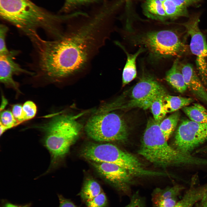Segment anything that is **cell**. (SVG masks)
Instances as JSON below:
<instances>
[{"label":"cell","mask_w":207,"mask_h":207,"mask_svg":"<svg viewBox=\"0 0 207 207\" xmlns=\"http://www.w3.org/2000/svg\"><path fill=\"white\" fill-rule=\"evenodd\" d=\"M112 18L108 7L99 5L69 20L66 31L55 39H43L37 47L43 75L56 82L87 67L108 37Z\"/></svg>","instance_id":"1"},{"label":"cell","mask_w":207,"mask_h":207,"mask_svg":"<svg viewBox=\"0 0 207 207\" xmlns=\"http://www.w3.org/2000/svg\"><path fill=\"white\" fill-rule=\"evenodd\" d=\"M0 14L3 19L22 31L33 43L41 38L37 33L38 28L56 37L61 31L59 25L66 18L65 15L49 13L30 0H0Z\"/></svg>","instance_id":"2"},{"label":"cell","mask_w":207,"mask_h":207,"mask_svg":"<svg viewBox=\"0 0 207 207\" xmlns=\"http://www.w3.org/2000/svg\"><path fill=\"white\" fill-rule=\"evenodd\" d=\"M160 123L154 118L148 120L138 151L140 155L160 167L207 164V159L193 156L170 147L160 129Z\"/></svg>","instance_id":"3"},{"label":"cell","mask_w":207,"mask_h":207,"mask_svg":"<svg viewBox=\"0 0 207 207\" xmlns=\"http://www.w3.org/2000/svg\"><path fill=\"white\" fill-rule=\"evenodd\" d=\"M82 128V125L74 117L67 115L54 116L40 126L45 133L44 145L51 155V167L68 153Z\"/></svg>","instance_id":"4"},{"label":"cell","mask_w":207,"mask_h":207,"mask_svg":"<svg viewBox=\"0 0 207 207\" xmlns=\"http://www.w3.org/2000/svg\"><path fill=\"white\" fill-rule=\"evenodd\" d=\"M81 154L90 161L117 165L133 176L144 177L148 173L147 170L136 157L111 143H90L83 149Z\"/></svg>","instance_id":"5"},{"label":"cell","mask_w":207,"mask_h":207,"mask_svg":"<svg viewBox=\"0 0 207 207\" xmlns=\"http://www.w3.org/2000/svg\"><path fill=\"white\" fill-rule=\"evenodd\" d=\"M135 45L144 46L150 56L160 59L177 56L184 52L185 45L177 34L170 30L147 32L133 37Z\"/></svg>","instance_id":"6"},{"label":"cell","mask_w":207,"mask_h":207,"mask_svg":"<svg viewBox=\"0 0 207 207\" xmlns=\"http://www.w3.org/2000/svg\"><path fill=\"white\" fill-rule=\"evenodd\" d=\"M85 130L90 138L98 142L124 141L128 136L125 122L113 112L93 116L87 122Z\"/></svg>","instance_id":"7"},{"label":"cell","mask_w":207,"mask_h":207,"mask_svg":"<svg viewBox=\"0 0 207 207\" xmlns=\"http://www.w3.org/2000/svg\"><path fill=\"white\" fill-rule=\"evenodd\" d=\"M200 21V15L197 14L181 24L190 36V49L196 56V68L200 79L204 86L207 87V42L199 28Z\"/></svg>","instance_id":"8"},{"label":"cell","mask_w":207,"mask_h":207,"mask_svg":"<svg viewBox=\"0 0 207 207\" xmlns=\"http://www.w3.org/2000/svg\"><path fill=\"white\" fill-rule=\"evenodd\" d=\"M207 140V123L183 120L176 133L175 143L178 150L189 153Z\"/></svg>","instance_id":"9"},{"label":"cell","mask_w":207,"mask_h":207,"mask_svg":"<svg viewBox=\"0 0 207 207\" xmlns=\"http://www.w3.org/2000/svg\"><path fill=\"white\" fill-rule=\"evenodd\" d=\"M164 88L152 78H143L133 87L129 105L144 109L150 108L152 101L157 97L166 94Z\"/></svg>","instance_id":"10"},{"label":"cell","mask_w":207,"mask_h":207,"mask_svg":"<svg viewBox=\"0 0 207 207\" xmlns=\"http://www.w3.org/2000/svg\"><path fill=\"white\" fill-rule=\"evenodd\" d=\"M97 171L118 191L129 195L133 177L128 171L115 164L90 161Z\"/></svg>","instance_id":"11"},{"label":"cell","mask_w":207,"mask_h":207,"mask_svg":"<svg viewBox=\"0 0 207 207\" xmlns=\"http://www.w3.org/2000/svg\"><path fill=\"white\" fill-rule=\"evenodd\" d=\"M18 53L17 51L12 50L6 54H0V80L5 86L20 93L18 84L13 79V75L21 73L32 75L34 73L22 68L15 62Z\"/></svg>","instance_id":"12"},{"label":"cell","mask_w":207,"mask_h":207,"mask_svg":"<svg viewBox=\"0 0 207 207\" xmlns=\"http://www.w3.org/2000/svg\"><path fill=\"white\" fill-rule=\"evenodd\" d=\"M184 189L179 185L155 189L152 194L153 207H174L178 201L177 196Z\"/></svg>","instance_id":"13"},{"label":"cell","mask_w":207,"mask_h":207,"mask_svg":"<svg viewBox=\"0 0 207 207\" xmlns=\"http://www.w3.org/2000/svg\"><path fill=\"white\" fill-rule=\"evenodd\" d=\"M187 88L203 101L207 103V91L192 66L189 63L179 65Z\"/></svg>","instance_id":"14"},{"label":"cell","mask_w":207,"mask_h":207,"mask_svg":"<svg viewBox=\"0 0 207 207\" xmlns=\"http://www.w3.org/2000/svg\"><path fill=\"white\" fill-rule=\"evenodd\" d=\"M194 182L174 207H194L207 193V184L195 186Z\"/></svg>","instance_id":"15"},{"label":"cell","mask_w":207,"mask_h":207,"mask_svg":"<svg viewBox=\"0 0 207 207\" xmlns=\"http://www.w3.org/2000/svg\"><path fill=\"white\" fill-rule=\"evenodd\" d=\"M165 79L179 93H183L187 89L183 75L180 69L178 58L175 60L172 67L167 72Z\"/></svg>","instance_id":"16"},{"label":"cell","mask_w":207,"mask_h":207,"mask_svg":"<svg viewBox=\"0 0 207 207\" xmlns=\"http://www.w3.org/2000/svg\"><path fill=\"white\" fill-rule=\"evenodd\" d=\"M117 43L123 49L127 55V60L123 68L122 74V85L124 86L136 77V59L139 55L143 52L144 49L141 48L135 53L130 54L128 53L122 45L117 42Z\"/></svg>","instance_id":"17"},{"label":"cell","mask_w":207,"mask_h":207,"mask_svg":"<svg viewBox=\"0 0 207 207\" xmlns=\"http://www.w3.org/2000/svg\"><path fill=\"white\" fill-rule=\"evenodd\" d=\"M193 101L191 98L172 96L166 94L163 99L164 110L166 112H175L188 106Z\"/></svg>","instance_id":"18"},{"label":"cell","mask_w":207,"mask_h":207,"mask_svg":"<svg viewBox=\"0 0 207 207\" xmlns=\"http://www.w3.org/2000/svg\"><path fill=\"white\" fill-rule=\"evenodd\" d=\"M182 109L191 120L199 123H207V110L201 105L195 103Z\"/></svg>","instance_id":"19"},{"label":"cell","mask_w":207,"mask_h":207,"mask_svg":"<svg viewBox=\"0 0 207 207\" xmlns=\"http://www.w3.org/2000/svg\"><path fill=\"white\" fill-rule=\"evenodd\" d=\"M144 9L147 16L152 18L163 20L167 18L162 2L159 0H146Z\"/></svg>","instance_id":"20"},{"label":"cell","mask_w":207,"mask_h":207,"mask_svg":"<svg viewBox=\"0 0 207 207\" xmlns=\"http://www.w3.org/2000/svg\"><path fill=\"white\" fill-rule=\"evenodd\" d=\"M102 192L99 184L92 179L87 180L84 183L78 195L85 202L97 196Z\"/></svg>","instance_id":"21"},{"label":"cell","mask_w":207,"mask_h":207,"mask_svg":"<svg viewBox=\"0 0 207 207\" xmlns=\"http://www.w3.org/2000/svg\"><path fill=\"white\" fill-rule=\"evenodd\" d=\"M180 116L179 112L177 110L160 122V129L167 141L175 129Z\"/></svg>","instance_id":"22"},{"label":"cell","mask_w":207,"mask_h":207,"mask_svg":"<svg viewBox=\"0 0 207 207\" xmlns=\"http://www.w3.org/2000/svg\"><path fill=\"white\" fill-rule=\"evenodd\" d=\"M163 7L167 18L175 19L180 17H189L187 7L177 6L170 0L162 2Z\"/></svg>","instance_id":"23"},{"label":"cell","mask_w":207,"mask_h":207,"mask_svg":"<svg viewBox=\"0 0 207 207\" xmlns=\"http://www.w3.org/2000/svg\"><path fill=\"white\" fill-rule=\"evenodd\" d=\"M100 0H64L61 9L62 13L68 14L74 12L76 9L84 6L98 2Z\"/></svg>","instance_id":"24"},{"label":"cell","mask_w":207,"mask_h":207,"mask_svg":"<svg viewBox=\"0 0 207 207\" xmlns=\"http://www.w3.org/2000/svg\"><path fill=\"white\" fill-rule=\"evenodd\" d=\"M166 95L156 98L152 101L150 107L153 118L158 122H160L166 114L164 108L162 101L163 98Z\"/></svg>","instance_id":"25"},{"label":"cell","mask_w":207,"mask_h":207,"mask_svg":"<svg viewBox=\"0 0 207 207\" xmlns=\"http://www.w3.org/2000/svg\"><path fill=\"white\" fill-rule=\"evenodd\" d=\"M0 123L5 128L6 130L19 124L15 118L12 112L8 110L2 111L0 114Z\"/></svg>","instance_id":"26"},{"label":"cell","mask_w":207,"mask_h":207,"mask_svg":"<svg viewBox=\"0 0 207 207\" xmlns=\"http://www.w3.org/2000/svg\"><path fill=\"white\" fill-rule=\"evenodd\" d=\"M85 204L87 207H107L108 201L106 195L102 191Z\"/></svg>","instance_id":"27"},{"label":"cell","mask_w":207,"mask_h":207,"mask_svg":"<svg viewBox=\"0 0 207 207\" xmlns=\"http://www.w3.org/2000/svg\"><path fill=\"white\" fill-rule=\"evenodd\" d=\"M24 121L30 119L34 117L37 111L35 104L31 101L25 102L22 106Z\"/></svg>","instance_id":"28"},{"label":"cell","mask_w":207,"mask_h":207,"mask_svg":"<svg viewBox=\"0 0 207 207\" xmlns=\"http://www.w3.org/2000/svg\"><path fill=\"white\" fill-rule=\"evenodd\" d=\"M8 27L5 25L1 24L0 26V54H6L9 51L7 48L5 43V37L8 31Z\"/></svg>","instance_id":"29"},{"label":"cell","mask_w":207,"mask_h":207,"mask_svg":"<svg viewBox=\"0 0 207 207\" xmlns=\"http://www.w3.org/2000/svg\"><path fill=\"white\" fill-rule=\"evenodd\" d=\"M125 207H145V200L137 191L131 196L129 203Z\"/></svg>","instance_id":"30"},{"label":"cell","mask_w":207,"mask_h":207,"mask_svg":"<svg viewBox=\"0 0 207 207\" xmlns=\"http://www.w3.org/2000/svg\"><path fill=\"white\" fill-rule=\"evenodd\" d=\"M12 112L19 124L25 121L22 106L21 105L16 104L14 105L12 108Z\"/></svg>","instance_id":"31"},{"label":"cell","mask_w":207,"mask_h":207,"mask_svg":"<svg viewBox=\"0 0 207 207\" xmlns=\"http://www.w3.org/2000/svg\"><path fill=\"white\" fill-rule=\"evenodd\" d=\"M179 6L186 7L198 3L202 0H170Z\"/></svg>","instance_id":"32"},{"label":"cell","mask_w":207,"mask_h":207,"mask_svg":"<svg viewBox=\"0 0 207 207\" xmlns=\"http://www.w3.org/2000/svg\"><path fill=\"white\" fill-rule=\"evenodd\" d=\"M60 205L59 207H78L71 200L66 198L61 195H59Z\"/></svg>","instance_id":"33"},{"label":"cell","mask_w":207,"mask_h":207,"mask_svg":"<svg viewBox=\"0 0 207 207\" xmlns=\"http://www.w3.org/2000/svg\"><path fill=\"white\" fill-rule=\"evenodd\" d=\"M194 207H207V193L201 200L196 204Z\"/></svg>","instance_id":"34"},{"label":"cell","mask_w":207,"mask_h":207,"mask_svg":"<svg viewBox=\"0 0 207 207\" xmlns=\"http://www.w3.org/2000/svg\"><path fill=\"white\" fill-rule=\"evenodd\" d=\"M7 104V99L5 98L3 96H2L1 105L0 107V110L1 112L3 111V110L5 108Z\"/></svg>","instance_id":"35"},{"label":"cell","mask_w":207,"mask_h":207,"mask_svg":"<svg viewBox=\"0 0 207 207\" xmlns=\"http://www.w3.org/2000/svg\"><path fill=\"white\" fill-rule=\"evenodd\" d=\"M4 207H29V205H26L23 206H18L10 203L6 204Z\"/></svg>","instance_id":"36"},{"label":"cell","mask_w":207,"mask_h":207,"mask_svg":"<svg viewBox=\"0 0 207 207\" xmlns=\"http://www.w3.org/2000/svg\"><path fill=\"white\" fill-rule=\"evenodd\" d=\"M125 1L126 2V3L127 4V5H128V4L129 3V2L131 0H125Z\"/></svg>","instance_id":"37"},{"label":"cell","mask_w":207,"mask_h":207,"mask_svg":"<svg viewBox=\"0 0 207 207\" xmlns=\"http://www.w3.org/2000/svg\"><path fill=\"white\" fill-rule=\"evenodd\" d=\"M160 0V1H161L162 2H164V1H166V0Z\"/></svg>","instance_id":"38"},{"label":"cell","mask_w":207,"mask_h":207,"mask_svg":"<svg viewBox=\"0 0 207 207\" xmlns=\"http://www.w3.org/2000/svg\"><path fill=\"white\" fill-rule=\"evenodd\" d=\"M206 150H207V148L206 149Z\"/></svg>","instance_id":"39"}]
</instances>
